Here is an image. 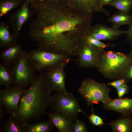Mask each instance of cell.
I'll return each instance as SVG.
<instances>
[{"label":"cell","instance_id":"obj_24","mask_svg":"<svg viewBox=\"0 0 132 132\" xmlns=\"http://www.w3.org/2000/svg\"><path fill=\"white\" fill-rule=\"evenodd\" d=\"M120 11L129 13L132 7V0H112L108 4Z\"/></svg>","mask_w":132,"mask_h":132},{"label":"cell","instance_id":"obj_28","mask_svg":"<svg viewBox=\"0 0 132 132\" xmlns=\"http://www.w3.org/2000/svg\"><path fill=\"white\" fill-rule=\"evenodd\" d=\"M129 87L125 83L117 89L118 98H121L128 92Z\"/></svg>","mask_w":132,"mask_h":132},{"label":"cell","instance_id":"obj_7","mask_svg":"<svg viewBox=\"0 0 132 132\" xmlns=\"http://www.w3.org/2000/svg\"><path fill=\"white\" fill-rule=\"evenodd\" d=\"M11 69L14 79L13 85L26 89L34 78L36 70L24 51L12 64Z\"/></svg>","mask_w":132,"mask_h":132},{"label":"cell","instance_id":"obj_2","mask_svg":"<svg viewBox=\"0 0 132 132\" xmlns=\"http://www.w3.org/2000/svg\"><path fill=\"white\" fill-rule=\"evenodd\" d=\"M51 92L44 73L41 72L35 76L29 88L25 89L14 114L25 122L38 120L47 113Z\"/></svg>","mask_w":132,"mask_h":132},{"label":"cell","instance_id":"obj_36","mask_svg":"<svg viewBox=\"0 0 132 132\" xmlns=\"http://www.w3.org/2000/svg\"></svg>","mask_w":132,"mask_h":132},{"label":"cell","instance_id":"obj_21","mask_svg":"<svg viewBox=\"0 0 132 132\" xmlns=\"http://www.w3.org/2000/svg\"><path fill=\"white\" fill-rule=\"evenodd\" d=\"M108 21L112 24L113 28L119 29L122 25L130 24L132 21V15L120 11L110 17Z\"/></svg>","mask_w":132,"mask_h":132},{"label":"cell","instance_id":"obj_9","mask_svg":"<svg viewBox=\"0 0 132 132\" xmlns=\"http://www.w3.org/2000/svg\"><path fill=\"white\" fill-rule=\"evenodd\" d=\"M25 89L13 85L0 90V105L10 115L13 114L17 109Z\"/></svg>","mask_w":132,"mask_h":132},{"label":"cell","instance_id":"obj_19","mask_svg":"<svg viewBox=\"0 0 132 132\" xmlns=\"http://www.w3.org/2000/svg\"><path fill=\"white\" fill-rule=\"evenodd\" d=\"M113 132H129L132 131V120L129 116H122L109 124Z\"/></svg>","mask_w":132,"mask_h":132},{"label":"cell","instance_id":"obj_18","mask_svg":"<svg viewBox=\"0 0 132 132\" xmlns=\"http://www.w3.org/2000/svg\"><path fill=\"white\" fill-rule=\"evenodd\" d=\"M4 22L0 23V48L8 47L16 43L17 38Z\"/></svg>","mask_w":132,"mask_h":132},{"label":"cell","instance_id":"obj_26","mask_svg":"<svg viewBox=\"0 0 132 132\" xmlns=\"http://www.w3.org/2000/svg\"><path fill=\"white\" fill-rule=\"evenodd\" d=\"M88 132L85 124L82 121L77 119L74 121L72 132Z\"/></svg>","mask_w":132,"mask_h":132},{"label":"cell","instance_id":"obj_16","mask_svg":"<svg viewBox=\"0 0 132 132\" xmlns=\"http://www.w3.org/2000/svg\"><path fill=\"white\" fill-rule=\"evenodd\" d=\"M26 123L20 120L14 114L10 115L0 127V131L2 132H26Z\"/></svg>","mask_w":132,"mask_h":132},{"label":"cell","instance_id":"obj_20","mask_svg":"<svg viewBox=\"0 0 132 132\" xmlns=\"http://www.w3.org/2000/svg\"><path fill=\"white\" fill-rule=\"evenodd\" d=\"M10 65L4 62L0 64V85L5 88L11 86L14 83Z\"/></svg>","mask_w":132,"mask_h":132},{"label":"cell","instance_id":"obj_3","mask_svg":"<svg viewBox=\"0 0 132 132\" xmlns=\"http://www.w3.org/2000/svg\"><path fill=\"white\" fill-rule=\"evenodd\" d=\"M132 63V54L110 51L100 53L97 67L105 77L118 79L124 77Z\"/></svg>","mask_w":132,"mask_h":132},{"label":"cell","instance_id":"obj_6","mask_svg":"<svg viewBox=\"0 0 132 132\" xmlns=\"http://www.w3.org/2000/svg\"><path fill=\"white\" fill-rule=\"evenodd\" d=\"M29 59L36 70L40 72L49 68L67 63L70 56L47 52L38 48L27 53Z\"/></svg>","mask_w":132,"mask_h":132},{"label":"cell","instance_id":"obj_23","mask_svg":"<svg viewBox=\"0 0 132 132\" xmlns=\"http://www.w3.org/2000/svg\"><path fill=\"white\" fill-rule=\"evenodd\" d=\"M23 0H3L0 2V17L7 14L13 9L17 7Z\"/></svg>","mask_w":132,"mask_h":132},{"label":"cell","instance_id":"obj_10","mask_svg":"<svg viewBox=\"0 0 132 132\" xmlns=\"http://www.w3.org/2000/svg\"><path fill=\"white\" fill-rule=\"evenodd\" d=\"M67 63L49 68L44 71V74L51 92L67 94L65 86L66 74L64 67Z\"/></svg>","mask_w":132,"mask_h":132},{"label":"cell","instance_id":"obj_4","mask_svg":"<svg viewBox=\"0 0 132 132\" xmlns=\"http://www.w3.org/2000/svg\"><path fill=\"white\" fill-rule=\"evenodd\" d=\"M110 90L106 84L88 78L82 82L77 92L89 106L100 102L103 105L109 102L112 99L109 95Z\"/></svg>","mask_w":132,"mask_h":132},{"label":"cell","instance_id":"obj_35","mask_svg":"<svg viewBox=\"0 0 132 132\" xmlns=\"http://www.w3.org/2000/svg\"><path fill=\"white\" fill-rule=\"evenodd\" d=\"M52 1L55 3L58 4L59 0H52Z\"/></svg>","mask_w":132,"mask_h":132},{"label":"cell","instance_id":"obj_30","mask_svg":"<svg viewBox=\"0 0 132 132\" xmlns=\"http://www.w3.org/2000/svg\"><path fill=\"white\" fill-rule=\"evenodd\" d=\"M127 31V37L130 43L131 46V51L130 53L132 54V21L129 24V28Z\"/></svg>","mask_w":132,"mask_h":132},{"label":"cell","instance_id":"obj_14","mask_svg":"<svg viewBox=\"0 0 132 132\" xmlns=\"http://www.w3.org/2000/svg\"><path fill=\"white\" fill-rule=\"evenodd\" d=\"M106 110L119 112L122 116H129L132 114V99L118 98L112 100L107 104L103 105Z\"/></svg>","mask_w":132,"mask_h":132},{"label":"cell","instance_id":"obj_29","mask_svg":"<svg viewBox=\"0 0 132 132\" xmlns=\"http://www.w3.org/2000/svg\"><path fill=\"white\" fill-rule=\"evenodd\" d=\"M126 81L124 78L118 79L112 82H109L108 83V85L114 87L116 89H117L123 84L126 83Z\"/></svg>","mask_w":132,"mask_h":132},{"label":"cell","instance_id":"obj_22","mask_svg":"<svg viewBox=\"0 0 132 132\" xmlns=\"http://www.w3.org/2000/svg\"><path fill=\"white\" fill-rule=\"evenodd\" d=\"M54 126L49 120L34 124L27 122L25 124L26 132H50L52 131Z\"/></svg>","mask_w":132,"mask_h":132},{"label":"cell","instance_id":"obj_34","mask_svg":"<svg viewBox=\"0 0 132 132\" xmlns=\"http://www.w3.org/2000/svg\"><path fill=\"white\" fill-rule=\"evenodd\" d=\"M30 2L36 1H52V0H28Z\"/></svg>","mask_w":132,"mask_h":132},{"label":"cell","instance_id":"obj_32","mask_svg":"<svg viewBox=\"0 0 132 132\" xmlns=\"http://www.w3.org/2000/svg\"><path fill=\"white\" fill-rule=\"evenodd\" d=\"M4 108L0 105V122H1L3 118L4 112Z\"/></svg>","mask_w":132,"mask_h":132},{"label":"cell","instance_id":"obj_15","mask_svg":"<svg viewBox=\"0 0 132 132\" xmlns=\"http://www.w3.org/2000/svg\"><path fill=\"white\" fill-rule=\"evenodd\" d=\"M60 132H72L73 121L58 113L51 112L46 114Z\"/></svg>","mask_w":132,"mask_h":132},{"label":"cell","instance_id":"obj_8","mask_svg":"<svg viewBox=\"0 0 132 132\" xmlns=\"http://www.w3.org/2000/svg\"><path fill=\"white\" fill-rule=\"evenodd\" d=\"M101 0H59V4L68 10L80 11L83 15L90 16L94 12H102L110 16L101 5Z\"/></svg>","mask_w":132,"mask_h":132},{"label":"cell","instance_id":"obj_27","mask_svg":"<svg viewBox=\"0 0 132 132\" xmlns=\"http://www.w3.org/2000/svg\"><path fill=\"white\" fill-rule=\"evenodd\" d=\"M92 114L88 117L89 121L93 125L100 126L105 124L103 120L100 117L94 114L93 107L92 108Z\"/></svg>","mask_w":132,"mask_h":132},{"label":"cell","instance_id":"obj_31","mask_svg":"<svg viewBox=\"0 0 132 132\" xmlns=\"http://www.w3.org/2000/svg\"><path fill=\"white\" fill-rule=\"evenodd\" d=\"M124 78L127 82L132 80V63Z\"/></svg>","mask_w":132,"mask_h":132},{"label":"cell","instance_id":"obj_1","mask_svg":"<svg viewBox=\"0 0 132 132\" xmlns=\"http://www.w3.org/2000/svg\"><path fill=\"white\" fill-rule=\"evenodd\" d=\"M32 15L30 36L38 48L53 53L77 56L90 28V17L63 11L52 1L30 3Z\"/></svg>","mask_w":132,"mask_h":132},{"label":"cell","instance_id":"obj_12","mask_svg":"<svg viewBox=\"0 0 132 132\" xmlns=\"http://www.w3.org/2000/svg\"><path fill=\"white\" fill-rule=\"evenodd\" d=\"M28 0H25L19 8L10 16L9 22L12 27L14 35L17 38L23 25L32 16Z\"/></svg>","mask_w":132,"mask_h":132},{"label":"cell","instance_id":"obj_25","mask_svg":"<svg viewBox=\"0 0 132 132\" xmlns=\"http://www.w3.org/2000/svg\"><path fill=\"white\" fill-rule=\"evenodd\" d=\"M84 40L87 43L92 47L98 49L103 50V49L109 47H114L115 45L109 44L104 43L87 34L84 37Z\"/></svg>","mask_w":132,"mask_h":132},{"label":"cell","instance_id":"obj_11","mask_svg":"<svg viewBox=\"0 0 132 132\" xmlns=\"http://www.w3.org/2000/svg\"><path fill=\"white\" fill-rule=\"evenodd\" d=\"M103 50L95 48L84 40L79 50L75 62L79 68L97 67L100 52Z\"/></svg>","mask_w":132,"mask_h":132},{"label":"cell","instance_id":"obj_13","mask_svg":"<svg viewBox=\"0 0 132 132\" xmlns=\"http://www.w3.org/2000/svg\"><path fill=\"white\" fill-rule=\"evenodd\" d=\"M127 33V30H121L113 27L98 24L90 28L87 34L99 40H106L115 39Z\"/></svg>","mask_w":132,"mask_h":132},{"label":"cell","instance_id":"obj_17","mask_svg":"<svg viewBox=\"0 0 132 132\" xmlns=\"http://www.w3.org/2000/svg\"><path fill=\"white\" fill-rule=\"evenodd\" d=\"M24 51L21 45L17 43L1 52L0 58L3 62L11 65L19 58Z\"/></svg>","mask_w":132,"mask_h":132},{"label":"cell","instance_id":"obj_37","mask_svg":"<svg viewBox=\"0 0 132 132\" xmlns=\"http://www.w3.org/2000/svg\"></svg>","mask_w":132,"mask_h":132},{"label":"cell","instance_id":"obj_5","mask_svg":"<svg viewBox=\"0 0 132 132\" xmlns=\"http://www.w3.org/2000/svg\"><path fill=\"white\" fill-rule=\"evenodd\" d=\"M50 106L51 112L60 113L73 121L77 119L79 113L85 114L80 109L78 99L68 93L52 96Z\"/></svg>","mask_w":132,"mask_h":132},{"label":"cell","instance_id":"obj_33","mask_svg":"<svg viewBox=\"0 0 132 132\" xmlns=\"http://www.w3.org/2000/svg\"><path fill=\"white\" fill-rule=\"evenodd\" d=\"M112 0H101V4L102 6H103L108 4L110 3Z\"/></svg>","mask_w":132,"mask_h":132}]
</instances>
